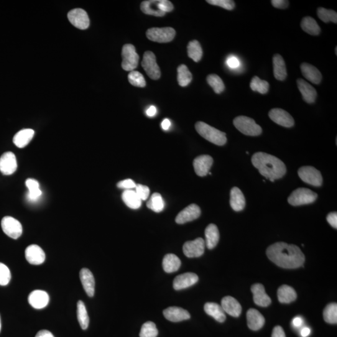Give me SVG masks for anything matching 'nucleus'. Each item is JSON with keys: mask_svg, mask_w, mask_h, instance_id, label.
<instances>
[{"mask_svg": "<svg viewBox=\"0 0 337 337\" xmlns=\"http://www.w3.org/2000/svg\"><path fill=\"white\" fill-rule=\"evenodd\" d=\"M266 253L272 262L284 269H296L302 266L305 261V255L299 247L285 242L271 245Z\"/></svg>", "mask_w": 337, "mask_h": 337, "instance_id": "f257e3e1", "label": "nucleus"}, {"mask_svg": "<svg viewBox=\"0 0 337 337\" xmlns=\"http://www.w3.org/2000/svg\"><path fill=\"white\" fill-rule=\"evenodd\" d=\"M252 163L259 170L260 175L272 182L282 178L286 173V167L282 160L267 153H255L252 157Z\"/></svg>", "mask_w": 337, "mask_h": 337, "instance_id": "f03ea898", "label": "nucleus"}, {"mask_svg": "<svg viewBox=\"0 0 337 337\" xmlns=\"http://www.w3.org/2000/svg\"><path fill=\"white\" fill-rule=\"evenodd\" d=\"M173 9L172 3L168 0H147L140 4V10L144 14L158 17H164Z\"/></svg>", "mask_w": 337, "mask_h": 337, "instance_id": "7ed1b4c3", "label": "nucleus"}, {"mask_svg": "<svg viewBox=\"0 0 337 337\" xmlns=\"http://www.w3.org/2000/svg\"><path fill=\"white\" fill-rule=\"evenodd\" d=\"M195 127L197 132L204 139L218 145H223L227 142L226 134L205 122H196Z\"/></svg>", "mask_w": 337, "mask_h": 337, "instance_id": "20e7f679", "label": "nucleus"}, {"mask_svg": "<svg viewBox=\"0 0 337 337\" xmlns=\"http://www.w3.org/2000/svg\"><path fill=\"white\" fill-rule=\"evenodd\" d=\"M234 126L242 134L250 136H257L262 134L261 127L251 117L241 116L234 119Z\"/></svg>", "mask_w": 337, "mask_h": 337, "instance_id": "39448f33", "label": "nucleus"}, {"mask_svg": "<svg viewBox=\"0 0 337 337\" xmlns=\"http://www.w3.org/2000/svg\"><path fill=\"white\" fill-rule=\"evenodd\" d=\"M317 195L307 188H298L288 197V203L293 206L306 205L313 203L317 198Z\"/></svg>", "mask_w": 337, "mask_h": 337, "instance_id": "423d86ee", "label": "nucleus"}, {"mask_svg": "<svg viewBox=\"0 0 337 337\" xmlns=\"http://www.w3.org/2000/svg\"><path fill=\"white\" fill-rule=\"evenodd\" d=\"M122 68L127 71H134L137 67L139 56L133 45L126 44L122 49Z\"/></svg>", "mask_w": 337, "mask_h": 337, "instance_id": "0eeeda50", "label": "nucleus"}, {"mask_svg": "<svg viewBox=\"0 0 337 337\" xmlns=\"http://www.w3.org/2000/svg\"><path fill=\"white\" fill-rule=\"evenodd\" d=\"M146 36L152 42L165 43L171 42L176 36V31L171 27L151 28L147 30Z\"/></svg>", "mask_w": 337, "mask_h": 337, "instance_id": "6e6552de", "label": "nucleus"}, {"mask_svg": "<svg viewBox=\"0 0 337 337\" xmlns=\"http://www.w3.org/2000/svg\"><path fill=\"white\" fill-rule=\"evenodd\" d=\"M141 65L147 75L150 79L157 80L160 77V68L157 65L156 58L152 52H145L143 56Z\"/></svg>", "mask_w": 337, "mask_h": 337, "instance_id": "1a4fd4ad", "label": "nucleus"}, {"mask_svg": "<svg viewBox=\"0 0 337 337\" xmlns=\"http://www.w3.org/2000/svg\"><path fill=\"white\" fill-rule=\"evenodd\" d=\"M299 178L308 185L320 187L322 185L323 179L320 171L311 166L300 167L298 171Z\"/></svg>", "mask_w": 337, "mask_h": 337, "instance_id": "9d476101", "label": "nucleus"}, {"mask_svg": "<svg viewBox=\"0 0 337 337\" xmlns=\"http://www.w3.org/2000/svg\"><path fill=\"white\" fill-rule=\"evenodd\" d=\"M1 225L3 231L11 238L17 239L22 236L23 227L16 219L10 216L5 217L2 219Z\"/></svg>", "mask_w": 337, "mask_h": 337, "instance_id": "9b49d317", "label": "nucleus"}, {"mask_svg": "<svg viewBox=\"0 0 337 337\" xmlns=\"http://www.w3.org/2000/svg\"><path fill=\"white\" fill-rule=\"evenodd\" d=\"M69 21L74 27L80 30H86L89 27V19L85 10L75 9L68 13Z\"/></svg>", "mask_w": 337, "mask_h": 337, "instance_id": "f8f14e48", "label": "nucleus"}, {"mask_svg": "<svg viewBox=\"0 0 337 337\" xmlns=\"http://www.w3.org/2000/svg\"><path fill=\"white\" fill-rule=\"evenodd\" d=\"M205 246L204 240L199 237L195 241L186 242L183 246V252L189 258L199 257L203 255Z\"/></svg>", "mask_w": 337, "mask_h": 337, "instance_id": "ddd939ff", "label": "nucleus"}, {"mask_svg": "<svg viewBox=\"0 0 337 337\" xmlns=\"http://www.w3.org/2000/svg\"><path fill=\"white\" fill-rule=\"evenodd\" d=\"M270 119L275 123L283 127H291L294 126V119L287 111L282 109L274 108L269 112Z\"/></svg>", "mask_w": 337, "mask_h": 337, "instance_id": "4468645a", "label": "nucleus"}, {"mask_svg": "<svg viewBox=\"0 0 337 337\" xmlns=\"http://www.w3.org/2000/svg\"><path fill=\"white\" fill-rule=\"evenodd\" d=\"M17 157L14 153L5 152L0 157V171L3 175H12L17 171Z\"/></svg>", "mask_w": 337, "mask_h": 337, "instance_id": "2eb2a0df", "label": "nucleus"}, {"mask_svg": "<svg viewBox=\"0 0 337 337\" xmlns=\"http://www.w3.org/2000/svg\"><path fill=\"white\" fill-rule=\"evenodd\" d=\"M201 214V209L198 205L195 204H191L178 214L176 218V223L184 224L195 221L199 218Z\"/></svg>", "mask_w": 337, "mask_h": 337, "instance_id": "dca6fc26", "label": "nucleus"}, {"mask_svg": "<svg viewBox=\"0 0 337 337\" xmlns=\"http://www.w3.org/2000/svg\"><path fill=\"white\" fill-rule=\"evenodd\" d=\"M213 164V157L209 155H202L197 157L193 162L196 175L201 177L208 175Z\"/></svg>", "mask_w": 337, "mask_h": 337, "instance_id": "f3484780", "label": "nucleus"}, {"mask_svg": "<svg viewBox=\"0 0 337 337\" xmlns=\"http://www.w3.org/2000/svg\"><path fill=\"white\" fill-rule=\"evenodd\" d=\"M199 277L195 273H185L176 277L174 280L173 287L176 290L185 289L198 282Z\"/></svg>", "mask_w": 337, "mask_h": 337, "instance_id": "a211bd4d", "label": "nucleus"}, {"mask_svg": "<svg viewBox=\"0 0 337 337\" xmlns=\"http://www.w3.org/2000/svg\"><path fill=\"white\" fill-rule=\"evenodd\" d=\"M25 257L30 264H42L45 260V254L43 249L37 245H31L25 251Z\"/></svg>", "mask_w": 337, "mask_h": 337, "instance_id": "6ab92c4d", "label": "nucleus"}, {"mask_svg": "<svg viewBox=\"0 0 337 337\" xmlns=\"http://www.w3.org/2000/svg\"><path fill=\"white\" fill-rule=\"evenodd\" d=\"M255 304L262 307H266L271 303V298L265 292L264 285L261 283H255L251 287Z\"/></svg>", "mask_w": 337, "mask_h": 337, "instance_id": "aec40b11", "label": "nucleus"}, {"mask_svg": "<svg viewBox=\"0 0 337 337\" xmlns=\"http://www.w3.org/2000/svg\"><path fill=\"white\" fill-rule=\"evenodd\" d=\"M49 300V295L43 290L33 291L28 296V302L36 309H42L47 307Z\"/></svg>", "mask_w": 337, "mask_h": 337, "instance_id": "412c9836", "label": "nucleus"}, {"mask_svg": "<svg viewBox=\"0 0 337 337\" xmlns=\"http://www.w3.org/2000/svg\"><path fill=\"white\" fill-rule=\"evenodd\" d=\"M163 314L167 320L173 322H179L191 318L190 313L187 310L178 307L167 308L163 311Z\"/></svg>", "mask_w": 337, "mask_h": 337, "instance_id": "4be33fe9", "label": "nucleus"}, {"mask_svg": "<svg viewBox=\"0 0 337 337\" xmlns=\"http://www.w3.org/2000/svg\"><path fill=\"white\" fill-rule=\"evenodd\" d=\"M221 307L223 308L225 313L234 317H238L241 315L242 307L236 298L227 296L221 301Z\"/></svg>", "mask_w": 337, "mask_h": 337, "instance_id": "5701e85b", "label": "nucleus"}, {"mask_svg": "<svg viewBox=\"0 0 337 337\" xmlns=\"http://www.w3.org/2000/svg\"><path fill=\"white\" fill-rule=\"evenodd\" d=\"M297 83L298 88L302 94L303 100L308 104L313 103L317 96L316 89L302 79H298Z\"/></svg>", "mask_w": 337, "mask_h": 337, "instance_id": "b1692460", "label": "nucleus"}, {"mask_svg": "<svg viewBox=\"0 0 337 337\" xmlns=\"http://www.w3.org/2000/svg\"><path fill=\"white\" fill-rule=\"evenodd\" d=\"M247 325L252 330H259L265 324L264 316L254 308L249 309L247 313Z\"/></svg>", "mask_w": 337, "mask_h": 337, "instance_id": "393cba45", "label": "nucleus"}, {"mask_svg": "<svg viewBox=\"0 0 337 337\" xmlns=\"http://www.w3.org/2000/svg\"><path fill=\"white\" fill-rule=\"evenodd\" d=\"M80 280L84 290L89 297H93L94 294V287H95V280L92 272L88 269L81 270L80 273Z\"/></svg>", "mask_w": 337, "mask_h": 337, "instance_id": "a878e982", "label": "nucleus"}, {"mask_svg": "<svg viewBox=\"0 0 337 337\" xmlns=\"http://www.w3.org/2000/svg\"><path fill=\"white\" fill-rule=\"evenodd\" d=\"M301 71L303 76L311 83L315 84H320L322 76L320 71L310 64L303 63L300 66Z\"/></svg>", "mask_w": 337, "mask_h": 337, "instance_id": "bb28decb", "label": "nucleus"}, {"mask_svg": "<svg viewBox=\"0 0 337 337\" xmlns=\"http://www.w3.org/2000/svg\"><path fill=\"white\" fill-rule=\"evenodd\" d=\"M230 204L232 209L236 212L243 210L246 206V199L239 188L234 187L232 189Z\"/></svg>", "mask_w": 337, "mask_h": 337, "instance_id": "cd10ccee", "label": "nucleus"}, {"mask_svg": "<svg viewBox=\"0 0 337 337\" xmlns=\"http://www.w3.org/2000/svg\"><path fill=\"white\" fill-rule=\"evenodd\" d=\"M206 245L209 249H213L219 241V232L215 224H209L205 230Z\"/></svg>", "mask_w": 337, "mask_h": 337, "instance_id": "c85d7f7f", "label": "nucleus"}, {"mask_svg": "<svg viewBox=\"0 0 337 337\" xmlns=\"http://www.w3.org/2000/svg\"><path fill=\"white\" fill-rule=\"evenodd\" d=\"M204 311L208 315L213 316L219 322L223 323L226 319V314L221 305L216 303L208 302L204 305Z\"/></svg>", "mask_w": 337, "mask_h": 337, "instance_id": "c756f323", "label": "nucleus"}, {"mask_svg": "<svg viewBox=\"0 0 337 337\" xmlns=\"http://www.w3.org/2000/svg\"><path fill=\"white\" fill-rule=\"evenodd\" d=\"M34 130L32 129H25L18 132L14 137V143L19 148L26 147L34 136Z\"/></svg>", "mask_w": 337, "mask_h": 337, "instance_id": "7c9ffc66", "label": "nucleus"}, {"mask_svg": "<svg viewBox=\"0 0 337 337\" xmlns=\"http://www.w3.org/2000/svg\"><path fill=\"white\" fill-rule=\"evenodd\" d=\"M273 66H274V77L277 80H285L287 73L285 61L282 56L278 54L274 55L273 58Z\"/></svg>", "mask_w": 337, "mask_h": 337, "instance_id": "2f4dec72", "label": "nucleus"}, {"mask_svg": "<svg viewBox=\"0 0 337 337\" xmlns=\"http://www.w3.org/2000/svg\"><path fill=\"white\" fill-rule=\"evenodd\" d=\"M278 299L282 303H289L297 298V293L290 286L283 285L279 287L277 292Z\"/></svg>", "mask_w": 337, "mask_h": 337, "instance_id": "473e14b6", "label": "nucleus"}, {"mask_svg": "<svg viewBox=\"0 0 337 337\" xmlns=\"http://www.w3.org/2000/svg\"><path fill=\"white\" fill-rule=\"evenodd\" d=\"M181 265V261L178 256L173 254L165 255L162 260L163 269L165 272L173 273L178 271Z\"/></svg>", "mask_w": 337, "mask_h": 337, "instance_id": "72a5a7b5", "label": "nucleus"}, {"mask_svg": "<svg viewBox=\"0 0 337 337\" xmlns=\"http://www.w3.org/2000/svg\"><path fill=\"white\" fill-rule=\"evenodd\" d=\"M122 201L127 207L132 209H137L141 206L142 201L137 196L136 191L126 190L122 195Z\"/></svg>", "mask_w": 337, "mask_h": 337, "instance_id": "f704fd0d", "label": "nucleus"}, {"mask_svg": "<svg viewBox=\"0 0 337 337\" xmlns=\"http://www.w3.org/2000/svg\"><path fill=\"white\" fill-rule=\"evenodd\" d=\"M300 25L302 29L309 35L316 36L320 34V28L313 18L310 17L303 18Z\"/></svg>", "mask_w": 337, "mask_h": 337, "instance_id": "c9c22d12", "label": "nucleus"}, {"mask_svg": "<svg viewBox=\"0 0 337 337\" xmlns=\"http://www.w3.org/2000/svg\"><path fill=\"white\" fill-rule=\"evenodd\" d=\"M26 186L28 189V200L32 202L38 201L42 195V191L40 190L39 183L33 179H28L26 181Z\"/></svg>", "mask_w": 337, "mask_h": 337, "instance_id": "e433bc0d", "label": "nucleus"}, {"mask_svg": "<svg viewBox=\"0 0 337 337\" xmlns=\"http://www.w3.org/2000/svg\"><path fill=\"white\" fill-rule=\"evenodd\" d=\"M188 54L189 57L192 59L195 62H199L203 57V52L200 43L197 40L191 41L188 46Z\"/></svg>", "mask_w": 337, "mask_h": 337, "instance_id": "4c0bfd02", "label": "nucleus"}, {"mask_svg": "<svg viewBox=\"0 0 337 337\" xmlns=\"http://www.w3.org/2000/svg\"><path fill=\"white\" fill-rule=\"evenodd\" d=\"M193 80L192 74L185 65H181L178 68V81L181 86L189 85Z\"/></svg>", "mask_w": 337, "mask_h": 337, "instance_id": "58836bf2", "label": "nucleus"}, {"mask_svg": "<svg viewBox=\"0 0 337 337\" xmlns=\"http://www.w3.org/2000/svg\"><path fill=\"white\" fill-rule=\"evenodd\" d=\"M77 317L79 323L83 330L88 328L89 318L86 308L82 301H78L77 303Z\"/></svg>", "mask_w": 337, "mask_h": 337, "instance_id": "ea45409f", "label": "nucleus"}, {"mask_svg": "<svg viewBox=\"0 0 337 337\" xmlns=\"http://www.w3.org/2000/svg\"><path fill=\"white\" fill-rule=\"evenodd\" d=\"M147 207L155 213H159L162 212L164 208V202L161 195L157 193L153 194L147 203Z\"/></svg>", "mask_w": 337, "mask_h": 337, "instance_id": "a19ab883", "label": "nucleus"}, {"mask_svg": "<svg viewBox=\"0 0 337 337\" xmlns=\"http://www.w3.org/2000/svg\"><path fill=\"white\" fill-rule=\"evenodd\" d=\"M250 86L252 91H257L262 94L267 93L269 89V83L266 81L260 80L258 76H254L252 79Z\"/></svg>", "mask_w": 337, "mask_h": 337, "instance_id": "79ce46f5", "label": "nucleus"}, {"mask_svg": "<svg viewBox=\"0 0 337 337\" xmlns=\"http://www.w3.org/2000/svg\"><path fill=\"white\" fill-rule=\"evenodd\" d=\"M324 320L328 323H337V305L335 303L328 304L323 311Z\"/></svg>", "mask_w": 337, "mask_h": 337, "instance_id": "37998d69", "label": "nucleus"}, {"mask_svg": "<svg viewBox=\"0 0 337 337\" xmlns=\"http://www.w3.org/2000/svg\"><path fill=\"white\" fill-rule=\"evenodd\" d=\"M317 15L321 21L324 23L333 22L336 24L337 14L333 10H327L324 8H318Z\"/></svg>", "mask_w": 337, "mask_h": 337, "instance_id": "c03bdc74", "label": "nucleus"}, {"mask_svg": "<svg viewBox=\"0 0 337 337\" xmlns=\"http://www.w3.org/2000/svg\"><path fill=\"white\" fill-rule=\"evenodd\" d=\"M207 81L216 93L221 94L224 91L225 85L223 81L219 76L214 75V74L209 75L207 77Z\"/></svg>", "mask_w": 337, "mask_h": 337, "instance_id": "a18cd8bd", "label": "nucleus"}, {"mask_svg": "<svg viewBox=\"0 0 337 337\" xmlns=\"http://www.w3.org/2000/svg\"><path fill=\"white\" fill-rule=\"evenodd\" d=\"M157 335L158 330L154 322L147 321L143 324L140 331V337H157Z\"/></svg>", "mask_w": 337, "mask_h": 337, "instance_id": "49530a36", "label": "nucleus"}, {"mask_svg": "<svg viewBox=\"0 0 337 337\" xmlns=\"http://www.w3.org/2000/svg\"><path fill=\"white\" fill-rule=\"evenodd\" d=\"M128 81L132 86L144 88L145 86V80L141 73L136 71H132L128 75Z\"/></svg>", "mask_w": 337, "mask_h": 337, "instance_id": "de8ad7c7", "label": "nucleus"}, {"mask_svg": "<svg viewBox=\"0 0 337 337\" xmlns=\"http://www.w3.org/2000/svg\"><path fill=\"white\" fill-rule=\"evenodd\" d=\"M12 275L9 267L0 262V285L6 286L11 280Z\"/></svg>", "mask_w": 337, "mask_h": 337, "instance_id": "09e8293b", "label": "nucleus"}, {"mask_svg": "<svg viewBox=\"0 0 337 337\" xmlns=\"http://www.w3.org/2000/svg\"><path fill=\"white\" fill-rule=\"evenodd\" d=\"M208 4L220 7L227 10H232L235 8V2L232 0H208Z\"/></svg>", "mask_w": 337, "mask_h": 337, "instance_id": "8fccbe9b", "label": "nucleus"}, {"mask_svg": "<svg viewBox=\"0 0 337 337\" xmlns=\"http://www.w3.org/2000/svg\"><path fill=\"white\" fill-rule=\"evenodd\" d=\"M136 193L141 201H145L149 198L150 190L149 188L146 186L142 185H136Z\"/></svg>", "mask_w": 337, "mask_h": 337, "instance_id": "3c124183", "label": "nucleus"}, {"mask_svg": "<svg viewBox=\"0 0 337 337\" xmlns=\"http://www.w3.org/2000/svg\"><path fill=\"white\" fill-rule=\"evenodd\" d=\"M117 187L121 189H124L126 190H131L132 189L136 188V185L134 181L132 180H126L120 181L117 185Z\"/></svg>", "mask_w": 337, "mask_h": 337, "instance_id": "603ef678", "label": "nucleus"}, {"mask_svg": "<svg viewBox=\"0 0 337 337\" xmlns=\"http://www.w3.org/2000/svg\"><path fill=\"white\" fill-rule=\"evenodd\" d=\"M227 66L231 69H237L241 65V63L238 58L236 56H230L226 61Z\"/></svg>", "mask_w": 337, "mask_h": 337, "instance_id": "864d4df0", "label": "nucleus"}, {"mask_svg": "<svg viewBox=\"0 0 337 337\" xmlns=\"http://www.w3.org/2000/svg\"><path fill=\"white\" fill-rule=\"evenodd\" d=\"M271 3L273 6L279 9H287L289 5V2L287 0H272Z\"/></svg>", "mask_w": 337, "mask_h": 337, "instance_id": "5fc2aeb1", "label": "nucleus"}, {"mask_svg": "<svg viewBox=\"0 0 337 337\" xmlns=\"http://www.w3.org/2000/svg\"><path fill=\"white\" fill-rule=\"evenodd\" d=\"M326 220H327L329 224L332 226L333 228H337V214L336 213H331L328 214L326 217Z\"/></svg>", "mask_w": 337, "mask_h": 337, "instance_id": "6e6d98bb", "label": "nucleus"}, {"mask_svg": "<svg viewBox=\"0 0 337 337\" xmlns=\"http://www.w3.org/2000/svg\"><path fill=\"white\" fill-rule=\"evenodd\" d=\"M272 337H286L283 329L280 326H277L273 330Z\"/></svg>", "mask_w": 337, "mask_h": 337, "instance_id": "4d7b16f0", "label": "nucleus"}, {"mask_svg": "<svg viewBox=\"0 0 337 337\" xmlns=\"http://www.w3.org/2000/svg\"><path fill=\"white\" fill-rule=\"evenodd\" d=\"M303 320L300 316H296L292 320V325L295 328H300L302 325Z\"/></svg>", "mask_w": 337, "mask_h": 337, "instance_id": "13d9d810", "label": "nucleus"}, {"mask_svg": "<svg viewBox=\"0 0 337 337\" xmlns=\"http://www.w3.org/2000/svg\"><path fill=\"white\" fill-rule=\"evenodd\" d=\"M35 337H55L50 331L47 330H40Z\"/></svg>", "mask_w": 337, "mask_h": 337, "instance_id": "bf43d9fd", "label": "nucleus"}, {"mask_svg": "<svg viewBox=\"0 0 337 337\" xmlns=\"http://www.w3.org/2000/svg\"><path fill=\"white\" fill-rule=\"evenodd\" d=\"M157 109L155 108V106H150L149 108H148L146 114L148 116L153 117L155 116V114H156Z\"/></svg>", "mask_w": 337, "mask_h": 337, "instance_id": "052dcab7", "label": "nucleus"}, {"mask_svg": "<svg viewBox=\"0 0 337 337\" xmlns=\"http://www.w3.org/2000/svg\"><path fill=\"white\" fill-rule=\"evenodd\" d=\"M311 330L308 327H303L300 331V335L302 337H307L310 335Z\"/></svg>", "mask_w": 337, "mask_h": 337, "instance_id": "680f3d73", "label": "nucleus"}, {"mask_svg": "<svg viewBox=\"0 0 337 337\" xmlns=\"http://www.w3.org/2000/svg\"><path fill=\"white\" fill-rule=\"evenodd\" d=\"M162 127L164 130H168L171 126V121L170 119H165L162 122Z\"/></svg>", "mask_w": 337, "mask_h": 337, "instance_id": "e2e57ef3", "label": "nucleus"}, {"mask_svg": "<svg viewBox=\"0 0 337 337\" xmlns=\"http://www.w3.org/2000/svg\"><path fill=\"white\" fill-rule=\"evenodd\" d=\"M2 329V322H1V317H0V331H1Z\"/></svg>", "mask_w": 337, "mask_h": 337, "instance_id": "0e129e2a", "label": "nucleus"}, {"mask_svg": "<svg viewBox=\"0 0 337 337\" xmlns=\"http://www.w3.org/2000/svg\"><path fill=\"white\" fill-rule=\"evenodd\" d=\"M337 47L335 48V54L337 55Z\"/></svg>", "mask_w": 337, "mask_h": 337, "instance_id": "69168bd1", "label": "nucleus"}]
</instances>
